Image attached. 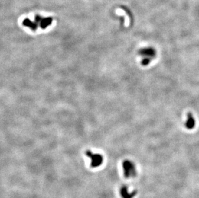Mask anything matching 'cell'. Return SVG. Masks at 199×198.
Here are the masks:
<instances>
[{
	"instance_id": "5",
	"label": "cell",
	"mask_w": 199,
	"mask_h": 198,
	"mask_svg": "<svg viewBox=\"0 0 199 198\" xmlns=\"http://www.w3.org/2000/svg\"><path fill=\"white\" fill-rule=\"evenodd\" d=\"M122 198H133L137 194V191L135 190L131 193L128 192V187L126 185H123L120 190Z\"/></svg>"
},
{
	"instance_id": "3",
	"label": "cell",
	"mask_w": 199,
	"mask_h": 198,
	"mask_svg": "<svg viewBox=\"0 0 199 198\" xmlns=\"http://www.w3.org/2000/svg\"><path fill=\"white\" fill-rule=\"evenodd\" d=\"M86 155L90 159V166L96 168L102 165L103 163V157L100 154H96L90 150L86 151Z\"/></svg>"
},
{
	"instance_id": "4",
	"label": "cell",
	"mask_w": 199,
	"mask_h": 198,
	"mask_svg": "<svg viewBox=\"0 0 199 198\" xmlns=\"http://www.w3.org/2000/svg\"><path fill=\"white\" fill-rule=\"evenodd\" d=\"M196 125V120L193 117L192 113H188L187 115V120L185 123V126L188 129H193Z\"/></svg>"
},
{
	"instance_id": "1",
	"label": "cell",
	"mask_w": 199,
	"mask_h": 198,
	"mask_svg": "<svg viewBox=\"0 0 199 198\" xmlns=\"http://www.w3.org/2000/svg\"><path fill=\"white\" fill-rule=\"evenodd\" d=\"M139 55L141 57V64L146 66L155 58L157 52L153 47H145L141 48L139 51Z\"/></svg>"
},
{
	"instance_id": "2",
	"label": "cell",
	"mask_w": 199,
	"mask_h": 198,
	"mask_svg": "<svg viewBox=\"0 0 199 198\" xmlns=\"http://www.w3.org/2000/svg\"><path fill=\"white\" fill-rule=\"evenodd\" d=\"M124 175L126 178L134 177L137 175V170L134 163L130 160H124L122 162Z\"/></svg>"
}]
</instances>
